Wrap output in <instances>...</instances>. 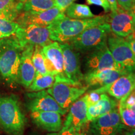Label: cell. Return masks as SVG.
<instances>
[{"instance_id": "obj_27", "label": "cell", "mask_w": 135, "mask_h": 135, "mask_svg": "<svg viewBox=\"0 0 135 135\" xmlns=\"http://www.w3.org/2000/svg\"><path fill=\"white\" fill-rule=\"evenodd\" d=\"M20 13L16 2L9 7L0 11V18L9 21H14L18 18Z\"/></svg>"}, {"instance_id": "obj_15", "label": "cell", "mask_w": 135, "mask_h": 135, "mask_svg": "<svg viewBox=\"0 0 135 135\" xmlns=\"http://www.w3.org/2000/svg\"><path fill=\"white\" fill-rule=\"evenodd\" d=\"M135 89V72H130L119 77L109 85L98 88L99 93H107L114 99L120 100Z\"/></svg>"}, {"instance_id": "obj_9", "label": "cell", "mask_w": 135, "mask_h": 135, "mask_svg": "<svg viewBox=\"0 0 135 135\" xmlns=\"http://www.w3.org/2000/svg\"><path fill=\"white\" fill-rule=\"evenodd\" d=\"M63 55L64 73L68 80L76 84H82L84 75L80 67V53L68 43H60Z\"/></svg>"}, {"instance_id": "obj_30", "label": "cell", "mask_w": 135, "mask_h": 135, "mask_svg": "<svg viewBox=\"0 0 135 135\" xmlns=\"http://www.w3.org/2000/svg\"><path fill=\"white\" fill-rule=\"evenodd\" d=\"M75 1L76 0H54L56 7L63 11H65V9Z\"/></svg>"}, {"instance_id": "obj_5", "label": "cell", "mask_w": 135, "mask_h": 135, "mask_svg": "<svg viewBox=\"0 0 135 135\" xmlns=\"http://www.w3.org/2000/svg\"><path fill=\"white\" fill-rule=\"evenodd\" d=\"M88 86L76 84L65 78L55 76V81L47 92L62 108L67 109L85 93Z\"/></svg>"}, {"instance_id": "obj_1", "label": "cell", "mask_w": 135, "mask_h": 135, "mask_svg": "<svg viewBox=\"0 0 135 135\" xmlns=\"http://www.w3.org/2000/svg\"><path fill=\"white\" fill-rule=\"evenodd\" d=\"M108 15L94 16L84 20H75L66 16L56 20L48 26L51 41L60 43H68L86 30L108 23Z\"/></svg>"}, {"instance_id": "obj_28", "label": "cell", "mask_w": 135, "mask_h": 135, "mask_svg": "<svg viewBox=\"0 0 135 135\" xmlns=\"http://www.w3.org/2000/svg\"><path fill=\"white\" fill-rule=\"evenodd\" d=\"M101 94L99 93L95 89L91 91L88 93L87 94H86L84 96V97L88 107L97 103L99 101V99H100Z\"/></svg>"}, {"instance_id": "obj_2", "label": "cell", "mask_w": 135, "mask_h": 135, "mask_svg": "<svg viewBox=\"0 0 135 135\" xmlns=\"http://www.w3.org/2000/svg\"><path fill=\"white\" fill-rule=\"evenodd\" d=\"M23 50L15 35L0 40V76L9 86L19 83L18 71Z\"/></svg>"}, {"instance_id": "obj_26", "label": "cell", "mask_w": 135, "mask_h": 135, "mask_svg": "<svg viewBox=\"0 0 135 135\" xmlns=\"http://www.w3.org/2000/svg\"><path fill=\"white\" fill-rule=\"evenodd\" d=\"M20 26L16 21L0 18V40L14 35Z\"/></svg>"}, {"instance_id": "obj_17", "label": "cell", "mask_w": 135, "mask_h": 135, "mask_svg": "<svg viewBox=\"0 0 135 135\" xmlns=\"http://www.w3.org/2000/svg\"><path fill=\"white\" fill-rule=\"evenodd\" d=\"M35 46L33 45L26 46L22 51L18 71L19 84L26 88H29L36 75V70L32 62Z\"/></svg>"}, {"instance_id": "obj_25", "label": "cell", "mask_w": 135, "mask_h": 135, "mask_svg": "<svg viewBox=\"0 0 135 135\" xmlns=\"http://www.w3.org/2000/svg\"><path fill=\"white\" fill-rule=\"evenodd\" d=\"M118 111L123 124L127 128H135V111L121 103L118 104Z\"/></svg>"}, {"instance_id": "obj_38", "label": "cell", "mask_w": 135, "mask_h": 135, "mask_svg": "<svg viewBox=\"0 0 135 135\" xmlns=\"http://www.w3.org/2000/svg\"><path fill=\"white\" fill-rule=\"evenodd\" d=\"M127 108H129L132 109H133V110L135 111V104H133V105L130 106H129V107H127Z\"/></svg>"}, {"instance_id": "obj_20", "label": "cell", "mask_w": 135, "mask_h": 135, "mask_svg": "<svg viewBox=\"0 0 135 135\" xmlns=\"http://www.w3.org/2000/svg\"><path fill=\"white\" fill-rule=\"evenodd\" d=\"M117 106L118 104L115 99L111 98L107 93H102L97 103L88 107V121H92L99 116L109 113L117 108Z\"/></svg>"}, {"instance_id": "obj_32", "label": "cell", "mask_w": 135, "mask_h": 135, "mask_svg": "<svg viewBox=\"0 0 135 135\" xmlns=\"http://www.w3.org/2000/svg\"><path fill=\"white\" fill-rule=\"evenodd\" d=\"M128 41L129 46L135 56V32L124 38Z\"/></svg>"}, {"instance_id": "obj_18", "label": "cell", "mask_w": 135, "mask_h": 135, "mask_svg": "<svg viewBox=\"0 0 135 135\" xmlns=\"http://www.w3.org/2000/svg\"><path fill=\"white\" fill-rule=\"evenodd\" d=\"M128 72L121 70H105L86 73L83 81L87 86L100 88L112 84L119 77Z\"/></svg>"}, {"instance_id": "obj_22", "label": "cell", "mask_w": 135, "mask_h": 135, "mask_svg": "<svg viewBox=\"0 0 135 135\" xmlns=\"http://www.w3.org/2000/svg\"><path fill=\"white\" fill-rule=\"evenodd\" d=\"M65 16L75 20H84L93 18L94 16L88 5L73 3L65 11Z\"/></svg>"}, {"instance_id": "obj_10", "label": "cell", "mask_w": 135, "mask_h": 135, "mask_svg": "<svg viewBox=\"0 0 135 135\" xmlns=\"http://www.w3.org/2000/svg\"><path fill=\"white\" fill-rule=\"evenodd\" d=\"M66 16L65 11L57 7L40 12H23L20 13L16 22L20 27H25L31 25L48 26L56 20Z\"/></svg>"}, {"instance_id": "obj_37", "label": "cell", "mask_w": 135, "mask_h": 135, "mask_svg": "<svg viewBox=\"0 0 135 135\" xmlns=\"http://www.w3.org/2000/svg\"><path fill=\"white\" fill-rule=\"evenodd\" d=\"M131 15H132L133 18V22H134V31H135V4L133 6L132 8L129 9Z\"/></svg>"}, {"instance_id": "obj_14", "label": "cell", "mask_w": 135, "mask_h": 135, "mask_svg": "<svg viewBox=\"0 0 135 135\" xmlns=\"http://www.w3.org/2000/svg\"><path fill=\"white\" fill-rule=\"evenodd\" d=\"M87 109L88 106L84 97L76 101L70 106V111L60 131L80 132L81 128L88 121Z\"/></svg>"}, {"instance_id": "obj_31", "label": "cell", "mask_w": 135, "mask_h": 135, "mask_svg": "<svg viewBox=\"0 0 135 135\" xmlns=\"http://www.w3.org/2000/svg\"><path fill=\"white\" fill-rule=\"evenodd\" d=\"M118 6L123 9L129 11L135 4V0H117Z\"/></svg>"}, {"instance_id": "obj_29", "label": "cell", "mask_w": 135, "mask_h": 135, "mask_svg": "<svg viewBox=\"0 0 135 135\" xmlns=\"http://www.w3.org/2000/svg\"><path fill=\"white\" fill-rule=\"evenodd\" d=\"M87 4L89 5H95L103 8L104 12L108 13L111 11L110 5L108 0H86Z\"/></svg>"}, {"instance_id": "obj_21", "label": "cell", "mask_w": 135, "mask_h": 135, "mask_svg": "<svg viewBox=\"0 0 135 135\" xmlns=\"http://www.w3.org/2000/svg\"><path fill=\"white\" fill-rule=\"evenodd\" d=\"M20 12H40L55 7L54 0H20L17 3Z\"/></svg>"}, {"instance_id": "obj_11", "label": "cell", "mask_w": 135, "mask_h": 135, "mask_svg": "<svg viewBox=\"0 0 135 135\" xmlns=\"http://www.w3.org/2000/svg\"><path fill=\"white\" fill-rule=\"evenodd\" d=\"M26 105L31 112L53 111L61 115L67 112V109L62 108L46 90L27 93Z\"/></svg>"}, {"instance_id": "obj_13", "label": "cell", "mask_w": 135, "mask_h": 135, "mask_svg": "<svg viewBox=\"0 0 135 135\" xmlns=\"http://www.w3.org/2000/svg\"><path fill=\"white\" fill-rule=\"evenodd\" d=\"M111 32L116 36L125 38L134 31L133 18L130 11L118 6L117 10L108 15Z\"/></svg>"}, {"instance_id": "obj_7", "label": "cell", "mask_w": 135, "mask_h": 135, "mask_svg": "<svg viewBox=\"0 0 135 135\" xmlns=\"http://www.w3.org/2000/svg\"><path fill=\"white\" fill-rule=\"evenodd\" d=\"M14 35L23 49L30 45L44 47L53 41L48 26L31 25L19 27Z\"/></svg>"}, {"instance_id": "obj_4", "label": "cell", "mask_w": 135, "mask_h": 135, "mask_svg": "<svg viewBox=\"0 0 135 135\" xmlns=\"http://www.w3.org/2000/svg\"><path fill=\"white\" fill-rule=\"evenodd\" d=\"M110 33L109 24L104 23L86 30L68 43L79 53H90L107 45Z\"/></svg>"}, {"instance_id": "obj_24", "label": "cell", "mask_w": 135, "mask_h": 135, "mask_svg": "<svg viewBox=\"0 0 135 135\" xmlns=\"http://www.w3.org/2000/svg\"><path fill=\"white\" fill-rule=\"evenodd\" d=\"M43 47L40 46H35L34 51L32 55V62L35 67L36 73L41 75L48 74L46 66H45V59L43 53Z\"/></svg>"}, {"instance_id": "obj_12", "label": "cell", "mask_w": 135, "mask_h": 135, "mask_svg": "<svg viewBox=\"0 0 135 135\" xmlns=\"http://www.w3.org/2000/svg\"><path fill=\"white\" fill-rule=\"evenodd\" d=\"M87 72L105 70H121L113 60L108 45L88 53L85 59Z\"/></svg>"}, {"instance_id": "obj_16", "label": "cell", "mask_w": 135, "mask_h": 135, "mask_svg": "<svg viewBox=\"0 0 135 135\" xmlns=\"http://www.w3.org/2000/svg\"><path fill=\"white\" fill-rule=\"evenodd\" d=\"M42 50L48 73L55 76H66L63 69V51L60 43L56 41H52L43 47Z\"/></svg>"}, {"instance_id": "obj_35", "label": "cell", "mask_w": 135, "mask_h": 135, "mask_svg": "<svg viewBox=\"0 0 135 135\" xmlns=\"http://www.w3.org/2000/svg\"><path fill=\"white\" fill-rule=\"evenodd\" d=\"M111 8V12H114L117 10L118 8V4L117 0H108Z\"/></svg>"}, {"instance_id": "obj_8", "label": "cell", "mask_w": 135, "mask_h": 135, "mask_svg": "<svg viewBox=\"0 0 135 135\" xmlns=\"http://www.w3.org/2000/svg\"><path fill=\"white\" fill-rule=\"evenodd\" d=\"M127 129L121 120L118 108L99 116L90 124L92 135H117Z\"/></svg>"}, {"instance_id": "obj_36", "label": "cell", "mask_w": 135, "mask_h": 135, "mask_svg": "<svg viewBox=\"0 0 135 135\" xmlns=\"http://www.w3.org/2000/svg\"><path fill=\"white\" fill-rule=\"evenodd\" d=\"M127 131L124 132V135H135V128H130V129H127Z\"/></svg>"}, {"instance_id": "obj_6", "label": "cell", "mask_w": 135, "mask_h": 135, "mask_svg": "<svg viewBox=\"0 0 135 135\" xmlns=\"http://www.w3.org/2000/svg\"><path fill=\"white\" fill-rule=\"evenodd\" d=\"M107 45L113 60L121 70L135 72V56L125 39L111 32L108 37Z\"/></svg>"}, {"instance_id": "obj_23", "label": "cell", "mask_w": 135, "mask_h": 135, "mask_svg": "<svg viewBox=\"0 0 135 135\" xmlns=\"http://www.w3.org/2000/svg\"><path fill=\"white\" fill-rule=\"evenodd\" d=\"M55 81V75L50 73L46 74V75H41V74L36 73L35 79L28 89L33 92L43 91L51 87Z\"/></svg>"}, {"instance_id": "obj_19", "label": "cell", "mask_w": 135, "mask_h": 135, "mask_svg": "<svg viewBox=\"0 0 135 135\" xmlns=\"http://www.w3.org/2000/svg\"><path fill=\"white\" fill-rule=\"evenodd\" d=\"M61 114L53 111H33L31 113L33 121L37 126L49 132L56 133L62 128Z\"/></svg>"}, {"instance_id": "obj_39", "label": "cell", "mask_w": 135, "mask_h": 135, "mask_svg": "<svg viewBox=\"0 0 135 135\" xmlns=\"http://www.w3.org/2000/svg\"><path fill=\"white\" fill-rule=\"evenodd\" d=\"M19 1H20V0H19Z\"/></svg>"}, {"instance_id": "obj_33", "label": "cell", "mask_w": 135, "mask_h": 135, "mask_svg": "<svg viewBox=\"0 0 135 135\" xmlns=\"http://www.w3.org/2000/svg\"><path fill=\"white\" fill-rule=\"evenodd\" d=\"M15 3V0H0V11L9 7Z\"/></svg>"}, {"instance_id": "obj_34", "label": "cell", "mask_w": 135, "mask_h": 135, "mask_svg": "<svg viewBox=\"0 0 135 135\" xmlns=\"http://www.w3.org/2000/svg\"><path fill=\"white\" fill-rule=\"evenodd\" d=\"M49 135H86L81 132H75L70 131H60L58 132L53 133Z\"/></svg>"}, {"instance_id": "obj_3", "label": "cell", "mask_w": 135, "mask_h": 135, "mask_svg": "<svg viewBox=\"0 0 135 135\" xmlns=\"http://www.w3.org/2000/svg\"><path fill=\"white\" fill-rule=\"evenodd\" d=\"M26 119L15 96H0V126L5 132L20 135L25 129Z\"/></svg>"}]
</instances>
